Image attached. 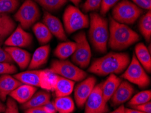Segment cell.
Returning a JSON list of instances; mask_svg holds the SVG:
<instances>
[{
	"mask_svg": "<svg viewBox=\"0 0 151 113\" xmlns=\"http://www.w3.org/2000/svg\"><path fill=\"white\" fill-rule=\"evenodd\" d=\"M22 83L14 77L9 75H3L0 77V100L4 102L7 96L17 89Z\"/></svg>",
	"mask_w": 151,
	"mask_h": 113,
	"instance_id": "obj_16",
	"label": "cell"
},
{
	"mask_svg": "<svg viewBox=\"0 0 151 113\" xmlns=\"http://www.w3.org/2000/svg\"><path fill=\"white\" fill-rule=\"evenodd\" d=\"M76 49L72 55V61L79 68L88 67L90 62L91 52L90 45L84 31H81L74 36Z\"/></svg>",
	"mask_w": 151,
	"mask_h": 113,
	"instance_id": "obj_7",
	"label": "cell"
},
{
	"mask_svg": "<svg viewBox=\"0 0 151 113\" xmlns=\"http://www.w3.org/2000/svg\"><path fill=\"white\" fill-rule=\"evenodd\" d=\"M70 1L73 2V4H75V6H79V4H80V2H81V0H70Z\"/></svg>",
	"mask_w": 151,
	"mask_h": 113,
	"instance_id": "obj_45",
	"label": "cell"
},
{
	"mask_svg": "<svg viewBox=\"0 0 151 113\" xmlns=\"http://www.w3.org/2000/svg\"><path fill=\"white\" fill-rule=\"evenodd\" d=\"M134 109L138 110L139 111L145 112V113H151V102H148L142 104L134 106V107H132Z\"/></svg>",
	"mask_w": 151,
	"mask_h": 113,
	"instance_id": "obj_38",
	"label": "cell"
},
{
	"mask_svg": "<svg viewBox=\"0 0 151 113\" xmlns=\"http://www.w3.org/2000/svg\"><path fill=\"white\" fill-rule=\"evenodd\" d=\"M54 107L57 112L71 113L75 110V103L69 96L57 97L53 102Z\"/></svg>",
	"mask_w": 151,
	"mask_h": 113,
	"instance_id": "obj_26",
	"label": "cell"
},
{
	"mask_svg": "<svg viewBox=\"0 0 151 113\" xmlns=\"http://www.w3.org/2000/svg\"><path fill=\"white\" fill-rule=\"evenodd\" d=\"M135 54L137 60L148 73L151 71V56L148 48L143 43H139L135 47Z\"/></svg>",
	"mask_w": 151,
	"mask_h": 113,
	"instance_id": "obj_21",
	"label": "cell"
},
{
	"mask_svg": "<svg viewBox=\"0 0 151 113\" xmlns=\"http://www.w3.org/2000/svg\"><path fill=\"white\" fill-rule=\"evenodd\" d=\"M40 71H27L16 74L14 77L22 84L40 87Z\"/></svg>",
	"mask_w": 151,
	"mask_h": 113,
	"instance_id": "obj_25",
	"label": "cell"
},
{
	"mask_svg": "<svg viewBox=\"0 0 151 113\" xmlns=\"http://www.w3.org/2000/svg\"><path fill=\"white\" fill-rule=\"evenodd\" d=\"M76 49V43L73 41H66L60 43L57 45L54 50V54L55 56L60 60H66L68 57L72 56Z\"/></svg>",
	"mask_w": 151,
	"mask_h": 113,
	"instance_id": "obj_27",
	"label": "cell"
},
{
	"mask_svg": "<svg viewBox=\"0 0 151 113\" xmlns=\"http://www.w3.org/2000/svg\"><path fill=\"white\" fill-rule=\"evenodd\" d=\"M121 81H122L120 78L116 77L115 74H111L109 75V77L106 80L102 83V96L105 102H108L111 100Z\"/></svg>",
	"mask_w": 151,
	"mask_h": 113,
	"instance_id": "obj_19",
	"label": "cell"
},
{
	"mask_svg": "<svg viewBox=\"0 0 151 113\" xmlns=\"http://www.w3.org/2000/svg\"><path fill=\"white\" fill-rule=\"evenodd\" d=\"M151 99V91L150 90H145L140 91L136 94L129 102H128V105L130 107H134L142 104L150 102Z\"/></svg>",
	"mask_w": 151,
	"mask_h": 113,
	"instance_id": "obj_31",
	"label": "cell"
},
{
	"mask_svg": "<svg viewBox=\"0 0 151 113\" xmlns=\"http://www.w3.org/2000/svg\"><path fill=\"white\" fill-rule=\"evenodd\" d=\"M139 30L146 41L150 42L151 39V14L150 10L142 16L139 21Z\"/></svg>",
	"mask_w": 151,
	"mask_h": 113,
	"instance_id": "obj_29",
	"label": "cell"
},
{
	"mask_svg": "<svg viewBox=\"0 0 151 113\" xmlns=\"http://www.w3.org/2000/svg\"><path fill=\"white\" fill-rule=\"evenodd\" d=\"M134 91L132 85L127 81H121L111 98V104L113 107L122 104L132 98Z\"/></svg>",
	"mask_w": 151,
	"mask_h": 113,
	"instance_id": "obj_14",
	"label": "cell"
},
{
	"mask_svg": "<svg viewBox=\"0 0 151 113\" xmlns=\"http://www.w3.org/2000/svg\"><path fill=\"white\" fill-rule=\"evenodd\" d=\"M64 28L68 34L78 30L88 28L90 24L88 16L85 14L76 6H68L63 14Z\"/></svg>",
	"mask_w": 151,
	"mask_h": 113,
	"instance_id": "obj_5",
	"label": "cell"
},
{
	"mask_svg": "<svg viewBox=\"0 0 151 113\" xmlns=\"http://www.w3.org/2000/svg\"><path fill=\"white\" fill-rule=\"evenodd\" d=\"M50 52V47L48 45H43L38 48L31 57L30 63L29 64V68L33 70L44 65L48 59Z\"/></svg>",
	"mask_w": 151,
	"mask_h": 113,
	"instance_id": "obj_17",
	"label": "cell"
},
{
	"mask_svg": "<svg viewBox=\"0 0 151 113\" xmlns=\"http://www.w3.org/2000/svg\"><path fill=\"white\" fill-rule=\"evenodd\" d=\"M102 96V83L95 85L86 100L84 113H105L109 110L108 106Z\"/></svg>",
	"mask_w": 151,
	"mask_h": 113,
	"instance_id": "obj_10",
	"label": "cell"
},
{
	"mask_svg": "<svg viewBox=\"0 0 151 113\" xmlns=\"http://www.w3.org/2000/svg\"><path fill=\"white\" fill-rule=\"evenodd\" d=\"M19 6L18 0H0V14L11 13Z\"/></svg>",
	"mask_w": 151,
	"mask_h": 113,
	"instance_id": "obj_32",
	"label": "cell"
},
{
	"mask_svg": "<svg viewBox=\"0 0 151 113\" xmlns=\"http://www.w3.org/2000/svg\"><path fill=\"white\" fill-rule=\"evenodd\" d=\"M37 91L36 87L31 85L21 84L10 94L11 98L20 104L26 103L31 99Z\"/></svg>",
	"mask_w": 151,
	"mask_h": 113,
	"instance_id": "obj_18",
	"label": "cell"
},
{
	"mask_svg": "<svg viewBox=\"0 0 151 113\" xmlns=\"http://www.w3.org/2000/svg\"><path fill=\"white\" fill-rule=\"evenodd\" d=\"M33 33L41 44H46L52 38V34L48 28L42 22H37L33 27Z\"/></svg>",
	"mask_w": 151,
	"mask_h": 113,
	"instance_id": "obj_28",
	"label": "cell"
},
{
	"mask_svg": "<svg viewBox=\"0 0 151 113\" xmlns=\"http://www.w3.org/2000/svg\"><path fill=\"white\" fill-rule=\"evenodd\" d=\"M43 108H45V110H46V112L47 113H56V110L55 109V108L54 107V104L52 102H49L47 103V104H45V106H43Z\"/></svg>",
	"mask_w": 151,
	"mask_h": 113,
	"instance_id": "obj_41",
	"label": "cell"
},
{
	"mask_svg": "<svg viewBox=\"0 0 151 113\" xmlns=\"http://www.w3.org/2000/svg\"><path fill=\"white\" fill-rule=\"evenodd\" d=\"M5 113H19L18 111V106L16 103V101L12 99V98H8L7 100L6 103V107L5 111Z\"/></svg>",
	"mask_w": 151,
	"mask_h": 113,
	"instance_id": "obj_36",
	"label": "cell"
},
{
	"mask_svg": "<svg viewBox=\"0 0 151 113\" xmlns=\"http://www.w3.org/2000/svg\"><path fill=\"white\" fill-rule=\"evenodd\" d=\"M46 10L54 12L61 8L67 3L68 0H35Z\"/></svg>",
	"mask_w": 151,
	"mask_h": 113,
	"instance_id": "obj_30",
	"label": "cell"
},
{
	"mask_svg": "<svg viewBox=\"0 0 151 113\" xmlns=\"http://www.w3.org/2000/svg\"><path fill=\"white\" fill-rule=\"evenodd\" d=\"M16 28L13 19L6 14H0V44L8 37Z\"/></svg>",
	"mask_w": 151,
	"mask_h": 113,
	"instance_id": "obj_22",
	"label": "cell"
},
{
	"mask_svg": "<svg viewBox=\"0 0 151 113\" xmlns=\"http://www.w3.org/2000/svg\"><path fill=\"white\" fill-rule=\"evenodd\" d=\"M40 17V9L32 0H25L14 15L15 20L20 22V26L23 29L30 28Z\"/></svg>",
	"mask_w": 151,
	"mask_h": 113,
	"instance_id": "obj_8",
	"label": "cell"
},
{
	"mask_svg": "<svg viewBox=\"0 0 151 113\" xmlns=\"http://www.w3.org/2000/svg\"><path fill=\"white\" fill-rule=\"evenodd\" d=\"M110 113H125V108L123 105L119 107L116 110Z\"/></svg>",
	"mask_w": 151,
	"mask_h": 113,
	"instance_id": "obj_42",
	"label": "cell"
},
{
	"mask_svg": "<svg viewBox=\"0 0 151 113\" xmlns=\"http://www.w3.org/2000/svg\"><path fill=\"white\" fill-rule=\"evenodd\" d=\"M58 75L54 73L50 69L40 71V87L47 91H54Z\"/></svg>",
	"mask_w": 151,
	"mask_h": 113,
	"instance_id": "obj_23",
	"label": "cell"
},
{
	"mask_svg": "<svg viewBox=\"0 0 151 113\" xmlns=\"http://www.w3.org/2000/svg\"><path fill=\"white\" fill-rule=\"evenodd\" d=\"M139 35L126 24L111 18L108 45L114 50H123L139 41Z\"/></svg>",
	"mask_w": 151,
	"mask_h": 113,
	"instance_id": "obj_2",
	"label": "cell"
},
{
	"mask_svg": "<svg viewBox=\"0 0 151 113\" xmlns=\"http://www.w3.org/2000/svg\"><path fill=\"white\" fill-rule=\"evenodd\" d=\"M125 113H145L141 111H139L136 109H131V108H125Z\"/></svg>",
	"mask_w": 151,
	"mask_h": 113,
	"instance_id": "obj_43",
	"label": "cell"
},
{
	"mask_svg": "<svg viewBox=\"0 0 151 113\" xmlns=\"http://www.w3.org/2000/svg\"><path fill=\"white\" fill-rule=\"evenodd\" d=\"M24 113H47L45 108L42 107H37V108H29V109L25 110Z\"/></svg>",
	"mask_w": 151,
	"mask_h": 113,
	"instance_id": "obj_40",
	"label": "cell"
},
{
	"mask_svg": "<svg viewBox=\"0 0 151 113\" xmlns=\"http://www.w3.org/2000/svg\"><path fill=\"white\" fill-rule=\"evenodd\" d=\"M17 71V67L12 63H7V62L0 63V75L16 73Z\"/></svg>",
	"mask_w": 151,
	"mask_h": 113,
	"instance_id": "obj_34",
	"label": "cell"
},
{
	"mask_svg": "<svg viewBox=\"0 0 151 113\" xmlns=\"http://www.w3.org/2000/svg\"><path fill=\"white\" fill-rule=\"evenodd\" d=\"M50 102V95L48 92L40 91L34 94L29 100L22 105V109L42 107Z\"/></svg>",
	"mask_w": 151,
	"mask_h": 113,
	"instance_id": "obj_20",
	"label": "cell"
},
{
	"mask_svg": "<svg viewBox=\"0 0 151 113\" xmlns=\"http://www.w3.org/2000/svg\"><path fill=\"white\" fill-rule=\"evenodd\" d=\"M5 109H6L5 105H4V104L1 102V101H0V113L5 111Z\"/></svg>",
	"mask_w": 151,
	"mask_h": 113,
	"instance_id": "obj_44",
	"label": "cell"
},
{
	"mask_svg": "<svg viewBox=\"0 0 151 113\" xmlns=\"http://www.w3.org/2000/svg\"><path fill=\"white\" fill-rule=\"evenodd\" d=\"M132 1L139 8L145 9L148 11L150 10L151 0H132Z\"/></svg>",
	"mask_w": 151,
	"mask_h": 113,
	"instance_id": "obj_37",
	"label": "cell"
},
{
	"mask_svg": "<svg viewBox=\"0 0 151 113\" xmlns=\"http://www.w3.org/2000/svg\"><path fill=\"white\" fill-rule=\"evenodd\" d=\"M89 39L97 52L105 53L109 41V26L106 18L98 13H91L90 19Z\"/></svg>",
	"mask_w": 151,
	"mask_h": 113,
	"instance_id": "obj_3",
	"label": "cell"
},
{
	"mask_svg": "<svg viewBox=\"0 0 151 113\" xmlns=\"http://www.w3.org/2000/svg\"><path fill=\"white\" fill-rule=\"evenodd\" d=\"M32 41L31 35L18 26L5 40L4 44L10 47L28 48L31 45Z\"/></svg>",
	"mask_w": 151,
	"mask_h": 113,
	"instance_id": "obj_12",
	"label": "cell"
},
{
	"mask_svg": "<svg viewBox=\"0 0 151 113\" xmlns=\"http://www.w3.org/2000/svg\"><path fill=\"white\" fill-rule=\"evenodd\" d=\"M129 62V56L126 53L111 52L93 61L88 71L99 76L120 74L125 70Z\"/></svg>",
	"mask_w": 151,
	"mask_h": 113,
	"instance_id": "obj_1",
	"label": "cell"
},
{
	"mask_svg": "<svg viewBox=\"0 0 151 113\" xmlns=\"http://www.w3.org/2000/svg\"><path fill=\"white\" fill-rule=\"evenodd\" d=\"M43 22L48 28L52 35L62 41L67 40V37L66 35L65 28L58 18L46 12L43 15Z\"/></svg>",
	"mask_w": 151,
	"mask_h": 113,
	"instance_id": "obj_13",
	"label": "cell"
},
{
	"mask_svg": "<svg viewBox=\"0 0 151 113\" xmlns=\"http://www.w3.org/2000/svg\"><path fill=\"white\" fill-rule=\"evenodd\" d=\"M102 1V0H86L82 8L86 12L98 10L101 6Z\"/></svg>",
	"mask_w": 151,
	"mask_h": 113,
	"instance_id": "obj_33",
	"label": "cell"
},
{
	"mask_svg": "<svg viewBox=\"0 0 151 113\" xmlns=\"http://www.w3.org/2000/svg\"><path fill=\"white\" fill-rule=\"evenodd\" d=\"M96 79L93 77H89L83 79L75 87V100L77 107H83L86 100L94 88Z\"/></svg>",
	"mask_w": 151,
	"mask_h": 113,
	"instance_id": "obj_11",
	"label": "cell"
},
{
	"mask_svg": "<svg viewBox=\"0 0 151 113\" xmlns=\"http://www.w3.org/2000/svg\"><path fill=\"white\" fill-rule=\"evenodd\" d=\"M50 70L60 77L73 81H83L87 77V73L84 71L75 64L65 60L52 61Z\"/></svg>",
	"mask_w": 151,
	"mask_h": 113,
	"instance_id": "obj_6",
	"label": "cell"
},
{
	"mask_svg": "<svg viewBox=\"0 0 151 113\" xmlns=\"http://www.w3.org/2000/svg\"><path fill=\"white\" fill-rule=\"evenodd\" d=\"M143 10L129 0H123L116 4L112 11V18L124 24H132L138 19Z\"/></svg>",
	"mask_w": 151,
	"mask_h": 113,
	"instance_id": "obj_4",
	"label": "cell"
},
{
	"mask_svg": "<svg viewBox=\"0 0 151 113\" xmlns=\"http://www.w3.org/2000/svg\"><path fill=\"white\" fill-rule=\"evenodd\" d=\"M75 82L58 75L56 83L55 85L54 92L56 97L68 96L74 89Z\"/></svg>",
	"mask_w": 151,
	"mask_h": 113,
	"instance_id": "obj_24",
	"label": "cell"
},
{
	"mask_svg": "<svg viewBox=\"0 0 151 113\" xmlns=\"http://www.w3.org/2000/svg\"><path fill=\"white\" fill-rule=\"evenodd\" d=\"M122 77L129 83L138 85L140 88L148 87L150 83V77L135 55L132 56V61L127 66Z\"/></svg>",
	"mask_w": 151,
	"mask_h": 113,
	"instance_id": "obj_9",
	"label": "cell"
},
{
	"mask_svg": "<svg viewBox=\"0 0 151 113\" xmlns=\"http://www.w3.org/2000/svg\"><path fill=\"white\" fill-rule=\"evenodd\" d=\"M119 0H102L100 6V15L104 16L111 8L115 6Z\"/></svg>",
	"mask_w": 151,
	"mask_h": 113,
	"instance_id": "obj_35",
	"label": "cell"
},
{
	"mask_svg": "<svg viewBox=\"0 0 151 113\" xmlns=\"http://www.w3.org/2000/svg\"><path fill=\"white\" fill-rule=\"evenodd\" d=\"M7 62V63H12L13 60L10 55L5 50L0 48V63Z\"/></svg>",
	"mask_w": 151,
	"mask_h": 113,
	"instance_id": "obj_39",
	"label": "cell"
},
{
	"mask_svg": "<svg viewBox=\"0 0 151 113\" xmlns=\"http://www.w3.org/2000/svg\"><path fill=\"white\" fill-rule=\"evenodd\" d=\"M4 50L8 53L13 62H16L21 69L26 68L31 61V54L20 48L6 46Z\"/></svg>",
	"mask_w": 151,
	"mask_h": 113,
	"instance_id": "obj_15",
	"label": "cell"
}]
</instances>
